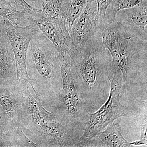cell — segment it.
Masks as SVG:
<instances>
[{"mask_svg": "<svg viewBox=\"0 0 147 147\" xmlns=\"http://www.w3.org/2000/svg\"><path fill=\"white\" fill-rule=\"evenodd\" d=\"M5 33V32L4 30L3 29L1 23H0V38Z\"/></svg>", "mask_w": 147, "mask_h": 147, "instance_id": "24", "label": "cell"}, {"mask_svg": "<svg viewBox=\"0 0 147 147\" xmlns=\"http://www.w3.org/2000/svg\"><path fill=\"white\" fill-rule=\"evenodd\" d=\"M20 94V80H7L0 85V105L7 115L12 128L18 126V112Z\"/></svg>", "mask_w": 147, "mask_h": 147, "instance_id": "11", "label": "cell"}, {"mask_svg": "<svg viewBox=\"0 0 147 147\" xmlns=\"http://www.w3.org/2000/svg\"><path fill=\"white\" fill-rule=\"evenodd\" d=\"M70 69L79 97L88 111L95 112L108 99L113 62L109 51L102 46L100 32L68 53Z\"/></svg>", "mask_w": 147, "mask_h": 147, "instance_id": "1", "label": "cell"}, {"mask_svg": "<svg viewBox=\"0 0 147 147\" xmlns=\"http://www.w3.org/2000/svg\"><path fill=\"white\" fill-rule=\"evenodd\" d=\"M0 23L10 42L15 57L16 79L30 83L27 72L26 60L28 48L32 38L40 30L34 23L21 27L12 24L6 18L0 17Z\"/></svg>", "mask_w": 147, "mask_h": 147, "instance_id": "7", "label": "cell"}, {"mask_svg": "<svg viewBox=\"0 0 147 147\" xmlns=\"http://www.w3.org/2000/svg\"><path fill=\"white\" fill-rule=\"evenodd\" d=\"M18 11L28 13L30 18L45 15L42 9H38L30 5L25 0H6Z\"/></svg>", "mask_w": 147, "mask_h": 147, "instance_id": "19", "label": "cell"}, {"mask_svg": "<svg viewBox=\"0 0 147 147\" xmlns=\"http://www.w3.org/2000/svg\"><path fill=\"white\" fill-rule=\"evenodd\" d=\"M98 28L102 46L111 55L113 67L120 71L123 83L126 84L134 69V59L147 53V40L131 33L119 21L109 23L100 19Z\"/></svg>", "mask_w": 147, "mask_h": 147, "instance_id": "4", "label": "cell"}, {"mask_svg": "<svg viewBox=\"0 0 147 147\" xmlns=\"http://www.w3.org/2000/svg\"><path fill=\"white\" fill-rule=\"evenodd\" d=\"M5 81V80L4 79H3L2 77H0V85L2 84Z\"/></svg>", "mask_w": 147, "mask_h": 147, "instance_id": "25", "label": "cell"}, {"mask_svg": "<svg viewBox=\"0 0 147 147\" xmlns=\"http://www.w3.org/2000/svg\"><path fill=\"white\" fill-rule=\"evenodd\" d=\"M88 0H64V13L69 34L74 22L84 11Z\"/></svg>", "mask_w": 147, "mask_h": 147, "instance_id": "16", "label": "cell"}, {"mask_svg": "<svg viewBox=\"0 0 147 147\" xmlns=\"http://www.w3.org/2000/svg\"><path fill=\"white\" fill-rule=\"evenodd\" d=\"M15 57L6 33L0 38V77L7 80L16 79Z\"/></svg>", "mask_w": 147, "mask_h": 147, "instance_id": "13", "label": "cell"}, {"mask_svg": "<svg viewBox=\"0 0 147 147\" xmlns=\"http://www.w3.org/2000/svg\"><path fill=\"white\" fill-rule=\"evenodd\" d=\"M105 128L91 139L76 143L75 147H133L123 136L118 124L112 123Z\"/></svg>", "mask_w": 147, "mask_h": 147, "instance_id": "12", "label": "cell"}, {"mask_svg": "<svg viewBox=\"0 0 147 147\" xmlns=\"http://www.w3.org/2000/svg\"><path fill=\"white\" fill-rule=\"evenodd\" d=\"M147 121L146 119L145 121V123L142 127L141 133V139L139 141L130 143L132 146H141V145H147Z\"/></svg>", "mask_w": 147, "mask_h": 147, "instance_id": "22", "label": "cell"}, {"mask_svg": "<svg viewBox=\"0 0 147 147\" xmlns=\"http://www.w3.org/2000/svg\"><path fill=\"white\" fill-rule=\"evenodd\" d=\"M32 89L34 95L28 82L20 80L18 126L38 147H75L82 134L63 125L46 110Z\"/></svg>", "mask_w": 147, "mask_h": 147, "instance_id": "2", "label": "cell"}, {"mask_svg": "<svg viewBox=\"0 0 147 147\" xmlns=\"http://www.w3.org/2000/svg\"><path fill=\"white\" fill-rule=\"evenodd\" d=\"M31 20L55 45L59 54H68L72 46L65 20L62 18H47L41 15Z\"/></svg>", "mask_w": 147, "mask_h": 147, "instance_id": "8", "label": "cell"}, {"mask_svg": "<svg viewBox=\"0 0 147 147\" xmlns=\"http://www.w3.org/2000/svg\"><path fill=\"white\" fill-rule=\"evenodd\" d=\"M12 128L7 115L0 105V139L2 138L9 130Z\"/></svg>", "mask_w": 147, "mask_h": 147, "instance_id": "20", "label": "cell"}, {"mask_svg": "<svg viewBox=\"0 0 147 147\" xmlns=\"http://www.w3.org/2000/svg\"><path fill=\"white\" fill-rule=\"evenodd\" d=\"M58 56L55 45L40 30L32 37L26 60L30 85L44 108L51 112L61 103L62 79Z\"/></svg>", "mask_w": 147, "mask_h": 147, "instance_id": "3", "label": "cell"}, {"mask_svg": "<svg viewBox=\"0 0 147 147\" xmlns=\"http://www.w3.org/2000/svg\"><path fill=\"white\" fill-rule=\"evenodd\" d=\"M116 21L121 22L131 33L147 40V0L132 8L119 11Z\"/></svg>", "mask_w": 147, "mask_h": 147, "instance_id": "10", "label": "cell"}, {"mask_svg": "<svg viewBox=\"0 0 147 147\" xmlns=\"http://www.w3.org/2000/svg\"><path fill=\"white\" fill-rule=\"evenodd\" d=\"M0 17L6 18L19 26H27L32 23L28 13L16 10L6 0H0Z\"/></svg>", "mask_w": 147, "mask_h": 147, "instance_id": "14", "label": "cell"}, {"mask_svg": "<svg viewBox=\"0 0 147 147\" xmlns=\"http://www.w3.org/2000/svg\"><path fill=\"white\" fill-rule=\"evenodd\" d=\"M113 77L110 79V91L108 99L97 111L88 112L89 118L83 123V133L78 142L91 139L103 131L117 119L130 113L127 107L121 104L119 96L123 86L122 76L118 69H113Z\"/></svg>", "mask_w": 147, "mask_h": 147, "instance_id": "6", "label": "cell"}, {"mask_svg": "<svg viewBox=\"0 0 147 147\" xmlns=\"http://www.w3.org/2000/svg\"><path fill=\"white\" fill-rule=\"evenodd\" d=\"M97 5V16L98 19H105L106 9L113 0H92Z\"/></svg>", "mask_w": 147, "mask_h": 147, "instance_id": "21", "label": "cell"}, {"mask_svg": "<svg viewBox=\"0 0 147 147\" xmlns=\"http://www.w3.org/2000/svg\"><path fill=\"white\" fill-rule=\"evenodd\" d=\"M25 1L33 7L41 9L42 3L45 0H25Z\"/></svg>", "mask_w": 147, "mask_h": 147, "instance_id": "23", "label": "cell"}, {"mask_svg": "<svg viewBox=\"0 0 147 147\" xmlns=\"http://www.w3.org/2000/svg\"><path fill=\"white\" fill-rule=\"evenodd\" d=\"M64 4V0H45L41 9L46 18H62L65 20Z\"/></svg>", "mask_w": 147, "mask_h": 147, "instance_id": "18", "label": "cell"}, {"mask_svg": "<svg viewBox=\"0 0 147 147\" xmlns=\"http://www.w3.org/2000/svg\"><path fill=\"white\" fill-rule=\"evenodd\" d=\"M58 57L62 79L61 103L59 108L53 113L63 125L82 133L83 123L89 118L87 105L76 91L68 54H59Z\"/></svg>", "mask_w": 147, "mask_h": 147, "instance_id": "5", "label": "cell"}, {"mask_svg": "<svg viewBox=\"0 0 147 147\" xmlns=\"http://www.w3.org/2000/svg\"><path fill=\"white\" fill-rule=\"evenodd\" d=\"M0 147H38L25 135L19 127L9 130L0 139Z\"/></svg>", "mask_w": 147, "mask_h": 147, "instance_id": "15", "label": "cell"}, {"mask_svg": "<svg viewBox=\"0 0 147 147\" xmlns=\"http://www.w3.org/2000/svg\"><path fill=\"white\" fill-rule=\"evenodd\" d=\"M97 5L88 0L85 9L74 22L70 33L72 47H82L99 31Z\"/></svg>", "mask_w": 147, "mask_h": 147, "instance_id": "9", "label": "cell"}, {"mask_svg": "<svg viewBox=\"0 0 147 147\" xmlns=\"http://www.w3.org/2000/svg\"><path fill=\"white\" fill-rule=\"evenodd\" d=\"M143 0H113L106 9L105 20L107 23L116 21V15L119 11L132 8Z\"/></svg>", "mask_w": 147, "mask_h": 147, "instance_id": "17", "label": "cell"}]
</instances>
